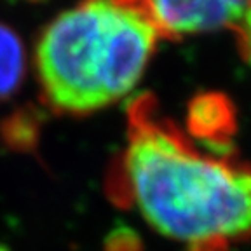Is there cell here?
Listing matches in <instances>:
<instances>
[{"label":"cell","instance_id":"cell-1","mask_svg":"<svg viewBox=\"0 0 251 251\" xmlns=\"http://www.w3.org/2000/svg\"><path fill=\"white\" fill-rule=\"evenodd\" d=\"M122 176L145 224L188 251H224L251 237L250 166L196 149L147 100L131 108Z\"/></svg>","mask_w":251,"mask_h":251},{"label":"cell","instance_id":"cell-2","mask_svg":"<svg viewBox=\"0 0 251 251\" xmlns=\"http://www.w3.org/2000/svg\"><path fill=\"white\" fill-rule=\"evenodd\" d=\"M161 37L147 0H78L35 44L44 101L68 115L114 105L140 82Z\"/></svg>","mask_w":251,"mask_h":251},{"label":"cell","instance_id":"cell-3","mask_svg":"<svg viewBox=\"0 0 251 251\" xmlns=\"http://www.w3.org/2000/svg\"><path fill=\"white\" fill-rule=\"evenodd\" d=\"M162 37L232 28L251 11V0H147Z\"/></svg>","mask_w":251,"mask_h":251},{"label":"cell","instance_id":"cell-4","mask_svg":"<svg viewBox=\"0 0 251 251\" xmlns=\"http://www.w3.org/2000/svg\"><path fill=\"white\" fill-rule=\"evenodd\" d=\"M26 75V49L18 31L0 21V103L18 93Z\"/></svg>","mask_w":251,"mask_h":251},{"label":"cell","instance_id":"cell-5","mask_svg":"<svg viewBox=\"0 0 251 251\" xmlns=\"http://www.w3.org/2000/svg\"><path fill=\"white\" fill-rule=\"evenodd\" d=\"M237 39V46H239L241 56L251 65V11L241 18L237 23L232 26Z\"/></svg>","mask_w":251,"mask_h":251},{"label":"cell","instance_id":"cell-6","mask_svg":"<svg viewBox=\"0 0 251 251\" xmlns=\"http://www.w3.org/2000/svg\"><path fill=\"white\" fill-rule=\"evenodd\" d=\"M0 251H9V248H5L4 244H0Z\"/></svg>","mask_w":251,"mask_h":251}]
</instances>
